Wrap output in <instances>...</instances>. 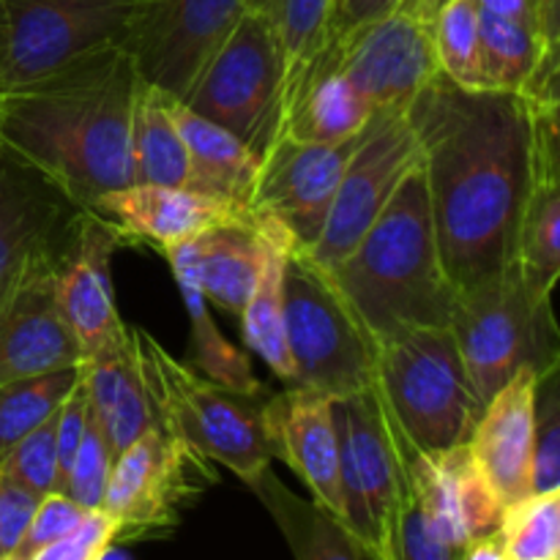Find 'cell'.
Here are the masks:
<instances>
[{"mask_svg": "<svg viewBox=\"0 0 560 560\" xmlns=\"http://www.w3.org/2000/svg\"><path fill=\"white\" fill-rule=\"evenodd\" d=\"M249 3V9H260V11H271L277 9V0H246Z\"/></svg>", "mask_w": 560, "mask_h": 560, "instance_id": "49", "label": "cell"}, {"mask_svg": "<svg viewBox=\"0 0 560 560\" xmlns=\"http://www.w3.org/2000/svg\"><path fill=\"white\" fill-rule=\"evenodd\" d=\"M55 268L27 277L0 306V383L82 364V348L55 295Z\"/></svg>", "mask_w": 560, "mask_h": 560, "instance_id": "19", "label": "cell"}, {"mask_svg": "<svg viewBox=\"0 0 560 560\" xmlns=\"http://www.w3.org/2000/svg\"><path fill=\"white\" fill-rule=\"evenodd\" d=\"M140 85L124 44L96 49L0 93V142L80 206L135 184L131 113Z\"/></svg>", "mask_w": 560, "mask_h": 560, "instance_id": "2", "label": "cell"}, {"mask_svg": "<svg viewBox=\"0 0 560 560\" xmlns=\"http://www.w3.org/2000/svg\"><path fill=\"white\" fill-rule=\"evenodd\" d=\"M80 381V366L0 383V457L16 441L52 419Z\"/></svg>", "mask_w": 560, "mask_h": 560, "instance_id": "33", "label": "cell"}, {"mask_svg": "<svg viewBox=\"0 0 560 560\" xmlns=\"http://www.w3.org/2000/svg\"><path fill=\"white\" fill-rule=\"evenodd\" d=\"M180 102L266 156L284 104V58L271 11L246 9Z\"/></svg>", "mask_w": 560, "mask_h": 560, "instance_id": "7", "label": "cell"}, {"mask_svg": "<svg viewBox=\"0 0 560 560\" xmlns=\"http://www.w3.org/2000/svg\"><path fill=\"white\" fill-rule=\"evenodd\" d=\"M213 481L217 474L206 457L151 424L115 457L102 512L118 523V539L164 534Z\"/></svg>", "mask_w": 560, "mask_h": 560, "instance_id": "11", "label": "cell"}, {"mask_svg": "<svg viewBox=\"0 0 560 560\" xmlns=\"http://www.w3.org/2000/svg\"><path fill=\"white\" fill-rule=\"evenodd\" d=\"M372 118L375 109L370 107V102L331 63L326 49H320L284 98L277 137L337 145L361 135Z\"/></svg>", "mask_w": 560, "mask_h": 560, "instance_id": "26", "label": "cell"}, {"mask_svg": "<svg viewBox=\"0 0 560 560\" xmlns=\"http://www.w3.org/2000/svg\"><path fill=\"white\" fill-rule=\"evenodd\" d=\"M342 481V523L364 545L388 558L405 470V441L375 386L331 399Z\"/></svg>", "mask_w": 560, "mask_h": 560, "instance_id": "9", "label": "cell"}, {"mask_svg": "<svg viewBox=\"0 0 560 560\" xmlns=\"http://www.w3.org/2000/svg\"><path fill=\"white\" fill-rule=\"evenodd\" d=\"M85 514V509H82L80 503L71 501V498H66L63 492H49V495H44L42 503H38L36 514H33L20 547L11 552L9 560H33V556L42 552L44 547L58 541L60 536H66L69 530H74Z\"/></svg>", "mask_w": 560, "mask_h": 560, "instance_id": "41", "label": "cell"}, {"mask_svg": "<svg viewBox=\"0 0 560 560\" xmlns=\"http://www.w3.org/2000/svg\"><path fill=\"white\" fill-rule=\"evenodd\" d=\"M331 399L315 388L290 386L271 397L277 459L301 476L317 506L342 520V481Z\"/></svg>", "mask_w": 560, "mask_h": 560, "instance_id": "21", "label": "cell"}, {"mask_svg": "<svg viewBox=\"0 0 560 560\" xmlns=\"http://www.w3.org/2000/svg\"><path fill=\"white\" fill-rule=\"evenodd\" d=\"M421 148L438 252L454 290L514 266L534 178V113L520 93L468 91L438 71L405 109Z\"/></svg>", "mask_w": 560, "mask_h": 560, "instance_id": "1", "label": "cell"}, {"mask_svg": "<svg viewBox=\"0 0 560 560\" xmlns=\"http://www.w3.org/2000/svg\"><path fill=\"white\" fill-rule=\"evenodd\" d=\"M405 468L427 520L443 541L463 550L468 541L501 528L503 503L487 485L468 443L443 452H416L405 443Z\"/></svg>", "mask_w": 560, "mask_h": 560, "instance_id": "18", "label": "cell"}, {"mask_svg": "<svg viewBox=\"0 0 560 560\" xmlns=\"http://www.w3.org/2000/svg\"><path fill=\"white\" fill-rule=\"evenodd\" d=\"M170 115H173L186 142V151H189L191 191L252 211L260 156L228 129L186 107L180 98L170 96Z\"/></svg>", "mask_w": 560, "mask_h": 560, "instance_id": "27", "label": "cell"}, {"mask_svg": "<svg viewBox=\"0 0 560 560\" xmlns=\"http://www.w3.org/2000/svg\"><path fill=\"white\" fill-rule=\"evenodd\" d=\"M91 211L113 219L135 241H148L164 252L167 246L189 241L219 224L255 222L249 208L217 200L178 186L131 184L124 189L104 191L91 202Z\"/></svg>", "mask_w": 560, "mask_h": 560, "instance_id": "20", "label": "cell"}, {"mask_svg": "<svg viewBox=\"0 0 560 560\" xmlns=\"http://www.w3.org/2000/svg\"><path fill=\"white\" fill-rule=\"evenodd\" d=\"M448 331L463 355L481 405L490 402L517 372L560 364V334L552 295L541 299L517 266L454 293Z\"/></svg>", "mask_w": 560, "mask_h": 560, "instance_id": "6", "label": "cell"}, {"mask_svg": "<svg viewBox=\"0 0 560 560\" xmlns=\"http://www.w3.org/2000/svg\"><path fill=\"white\" fill-rule=\"evenodd\" d=\"M331 5L334 0H277L273 20H277L279 42H282L284 98L312 63V58L320 52Z\"/></svg>", "mask_w": 560, "mask_h": 560, "instance_id": "36", "label": "cell"}, {"mask_svg": "<svg viewBox=\"0 0 560 560\" xmlns=\"http://www.w3.org/2000/svg\"><path fill=\"white\" fill-rule=\"evenodd\" d=\"M135 331L148 392L156 408V424L184 441L208 463L224 465L241 481L255 485L277 459L271 430L273 392H235L195 366L170 355L142 328Z\"/></svg>", "mask_w": 560, "mask_h": 560, "instance_id": "4", "label": "cell"}, {"mask_svg": "<svg viewBox=\"0 0 560 560\" xmlns=\"http://www.w3.org/2000/svg\"><path fill=\"white\" fill-rule=\"evenodd\" d=\"M463 560H506L501 530L481 536V539L468 541V545L463 547Z\"/></svg>", "mask_w": 560, "mask_h": 560, "instance_id": "46", "label": "cell"}, {"mask_svg": "<svg viewBox=\"0 0 560 560\" xmlns=\"http://www.w3.org/2000/svg\"><path fill=\"white\" fill-rule=\"evenodd\" d=\"M252 490L260 495L282 534L288 536L295 560H381L370 545L348 530L342 520L317 503L295 498L271 474V468L252 485Z\"/></svg>", "mask_w": 560, "mask_h": 560, "instance_id": "29", "label": "cell"}, {"mask_svg": "<svg viewBox=\"0 0 560 560\" xmlns=\"http://www.w3.org/2000/svg\"><path fill=\"white\" fill-rule=\"evenodd\" d=\"M536 370H523L485 405L468 448L503 509L530 495Z\"/></svg>", "mask_w": 560, "mask_h": 560, "instance_id": "22", "label": "cell"}, {"mask_svg": "<svg viewBox=\"0 0 560 560\" xmlns=\"http://www.w3.org/2000/svg\"><path fill=\"white\" fill-rule=\"evenodd\" d=\"M432 47L443 77L468 91H485L476 0H446L441 5L432 20Z\"/></svg>", "mask_w": 560, "mask_h": 560, "instance_id": "34", "label": "cell"}, {"mask_svg": "<svg viewBox=\"0 0 560 560\" xmlns=\"http://www.w3.org/2000/svg\"><path fill=\"white\" fill-rule=\"evenodd\" d=\"M184 299L186 315H189V342H191V359L189 366H195L200 375L211 377V381L222 383V386L235 388V392H262L266 383L252 372V361L244 350L235 348L222 331H219L217 320L211 317V306L202 299L200 290L189 282L175 279Z\"/></svg>", "mask_w": 560, "mask_h": 560, "instance_id": "32", "label": "cell"}, {"mask_svg": "<svg viewBox=\"0 0 560 560\" xmlns=\"http://www.w3.org/2000/svg\"><path fill=\"white\" fill-rule=\"evenodd\" d=\"M326 273L375 345L408 328L448 326L457 290L438 252L421 156L350 255Z\"/></svg>", "mask_w": 560, "mask_h": 560, "instance_id": "3", "label": "cell"}, {"mask_svg": "<svg viewBox=\"0 0 560 560\" xmlns=\"http://www.w3.org/2000/svg\"><path fill=\"white\" fill-rule=\"evenodd\" d=\"M397 5L399 0H334L326 25V42L328 38L342 36L350 27H359L364 25V22L388 16L392 11H397Z\"/></svg>", "mask_w": 560, "mask_h": 560, "instance_id": "44", "label": "cell"}, {"mask_svg": "<svg viewBox=\"0 0 560 560\" xmlns=\"http://www.w3.org/2000/svg\"><path fill=\"white\" fill-rule=\"evenodd\" d=\"M476 5H479V11L525 22V25H534L541 31V5H545V0H476Z\"/></svg>", "mask_w": 560, "mask_h": 560, "instance_id": "45", "label": "cell"}, {"mask_svg": "<svg viewBox=\"0 0 560 560\" xmlns=\"http://www.w3.org/2000/svg\"><path fill=\"white\" fill-rule=\"evenodd\" d=\"M361 135L337 145L279 135L260 159L252 213L273 219L279 228L288 230L290 238L295 241V249L315 246Z\"/></svg>", "mask_w": 560, "mask_h": 560, "instance_id": "16", "label": "cell"}, {"mask_svg": "<svg viewBox=\"0 0 560 560\" xmlns=\"http://www.w3.org/2000/svg\"><path fill=\"white\" fill-rule=\"evenodd\" d=\"M148 0H0V93L126 44Z\"/></svg>", "mask_w": 560, "mask_h": 560, "instance_id": "10", "label": "cell"}, {"mask_svg": "<svg viewBox=\"0 0 560 560\" xmlns=\"http://www.w3.org/2000/svg\"><path fill=\"white\" fill-rule=\"evenodd\" d=\"M80 370L91 416L118 457L148 427L156 424V408L148 392L135 331L126 326L109 342L85 355Z\"/></svg>", "mask_w": 560, "mask_h": 560, "instance_id": "25", "label": "cell"}, {"mask_svg": "<svg viewBox=\"0 0 560 560\" xmlns=\"http://www.w3.org/2000/svg\"><path fill=\"white\" fill-rule=\"evenodd\" d=\"M498 530L506 560H560V490L506 506Z\"/></svg>", "mask_w": 560, "mask_h": 560, "instance_id": "35", "label": "cell"}, {"mask_svg": "<svg viewBox=\"0 0 560 560\" xmlns=\"http://www.w3.org/2000/svg\"><path fill=\"white\" fill-rule=\"evenodd\" d=\"M320 49L353 82L375 113L408 109L416 93L438 74L432 27L402 11L350 27Z\"/></svg>", "mask_w": 560, "mask_h": 560, "instance_id": "15", "label": "cell"}, {"mask_svg": "<svg viewBox=\"0 0 560 560\" xmlns=\"http://www.w3.org/2000/svg\"><path fill=\"white\" fill-rule=\"evenodd\" d=\"M131 162L135 184L191 189L189 151L170 115V93L142 80L131 113Z\"/></svg>", "mask_w": 560, "mask_h": 560, "instance_id": "30", "label": "cell"}, {"mask_svg": "<svg viewBox=\"0 0 560 560\" xmlns=\"http://www.w3.org/2000/svg\"><path fill=\"white\" fill-rule=\"evenodd\" d=\"M175 279L195 284L202 299L238 317L262 266V230L255 222L219 224L162 252Z\"/></svg>", "mask_w": 560, "mask_h": 560, "instance_id": "23", "label": "cell"}, {"mask_svg": "<svg viewBox=\"0 0 560 560\" xmlns=\"http://www.w3.org/2000/svg\"><path fill=\"white\" fill-rule=\"evenodd\" d=\"M115 454L109 448L107 438H104L102 427L96 424L93 416H88L85 435H82L77 457L71 463L69 474L63 481V495L80 503L85 512H96L104 503V492H107L109 474H113Z\"/></svg>", "mask_w": 560, "mask_h": 560, "instance_id": "40", "label": "cell"}, {"mask_svg": "<svg viewBox=\"0 0 560 560\" xmlns=\"http://www.w3.org/2000/svg\"><path fill=\"white\" fill-rule=\"evenodd\" d=\"M85 206L0 142V306L36 271L58 266Z\"/></svg>", "mask_w": 560, "mask_h": 560, "instance_id": "13", "label": "cell"}, {"mask_svg": "<svg viewBox=\"0 0 560 560\" xmlns=\"http://www.w3.org/2000/svg\"><path fill=\"white\" fill-rule=\"evenodd\" d=\"M115 539H118V523L107 512L96 509L88 512L74 530L36 552L33 560H98Z\"/></svg>", "mask_w": 560, "mask_h": 560, "instance_id": "42", "label": "cell"}, {"mask_svg": "<svg viewBox=\"0 0 560 560\" xmlns=\"http://www.w3.org/2000/svg\"><path fill=\"white\" fill-rule=\"evenodd\" d=\"M246 9V0H148L124 47L142 82L184 98Z\"/></svg>", "mask_w": 560, "mask_h": 560, "instance_id": "14", "label": "cell"}, {"mask_svg": "<svg viewBox=\"0 0 560 560\" xmlns=\"http://www.w3.org/2000/svg\"><path fill=\"white\" fill-rule=\"evenodd\" d=\"M560 490V364L536 375L530 495Z\"/></svg>", "mask_w": 560, "mask_h": 560, "instance_id": "37", "label": "cell"}, {"mask_svg": "<svg viewBox=\"0 0 560 560\" xmlns=\"http://www.w3.org/2000/svg\"><path fill=\"white\" fill-rule=\"evenodd\" d=\"M375 388L416 452L468 443L485 410L448 326L408 328L377 342Z\"/></svg>", "mask_w": 560, "mask_h": 560, "instance_id": "5", "label": "cell"}, {"mask_svg": "<svg viewBox=\"0 0 560 560\" xmlns=\"http://www.w3.org/2000/svg\"><path fill=\"white\" fill-rule=\"evenodd\" d=\"M58 413L44 421L0 457V474L27 487L36 495L58 492V446H55Z\"/></svg>", "mask_w": 560, "mask_h": 560, "instance_id": "38", "label": "cell"}, {"mask_svg": "<svg viewBox=\"0 0 560 560\" xmlns=\"http://www.w3.org/2000/svg\"><path fill=\"white\" fill-rule=\"evenodd\" d=\"M534 113V178L517 233V266L523 282L550 299L560 271V140L558 109Z\"/></svg>", "mask_w": 560, "mask_h": 560, "instance_id": "24", "label": "cell"}, {"mask_svg": "<svg viewBox=\"0 0 560 560\" xmlns=\"http://www.w3.org/2000/svg\"><path fill=\"white\" fill-rule=\"evenodd\" d=\"M98 560H131V558L126 556L124 550H118V547H113V545H109L107 550H104V556L98 558Z\"/></svg>", "mask_w": 560, "mask_h": 560, "instance_id": "48", "label": "cell"}, {"mask_svg": "<svg viewBox=\"0 0 560 560\" xmlns=\"http://www.w3.org/2000/svg\"><path fill=\"white\" fill-rule=\"evenodd\" d=\"M419 156L421 148L408 115L402 109L375 113L345 167L320 238L310 249H299L301 255L310 257L323 271L339 266L381 217L399 180L419 162Z\"/></svg>", "mask_w": 560, "mask_h": 560, "instance_id": "12", "label": "cell"}, {"mask_svg": "<svg viewBox=\"0 0 560 560\" xmlns=\"http://www.w3.org/2000/svg\"><path fill=\"white\" fill-rule=\"evenodd\" d=\"M129 244L131 238L113 219L85 208L55 266V295L82 355H91L126 328L115 310L113 257Z\"/></svg>", "mask_w": 560, "mask_h": 560, "instance_id": "17", "label": "cell"}, {"mask_svg": "<svg viewBox=\"0 0 560 560\" xmlns=\"http://www.w3.org/2000/svg\"><path fill=\"white\" fill-rule=\"evenodd\" d=\"M443 3H446V0H399L397 11H402V14L413 16V20L432 27V20H435V14L441 11Z\"/></svg>", "mask_w": 560, "mask_h": 560, "instance_id": "47", "label": "cell"}, {"mask_svg": "<svg viewBox=\"0 0 560 560\" xmlns=\"http://www.w3.org/2000/svg\"><path fill=\"white\" fill-rule=\"evenodd\" d=\"M481 77L485 91L520 93L534 74L545 49H560V42H545L541 31L525 22L479 11Z\"/></svg>", "mask_w": 560, "mask_h": 560, "instance_id": "31", "label": "cell"}, {"mask_svg": "<svg viewBox=\"0 0 560 560\" xmlns=\"http://www.w3.org/2000/svg\"><path fill=\"white\" fill-rule=\"evenodd\" d=\"M262 230V266L255 290L241 312V331L252 353L266 361L268 370L282 377L288 386L295 383L293 361H290L288 337H284V262L295 249V241L273 219L255 217Z\"/></svg>", "mask_w": 560, "mask_h": 560, "instance_id": "28", "label": "cell"}, {"mask_svg": "<svg viewBox=\"0 0 560 560\" xmlns=\"http://www.w3.org/2000/svg\"><path fill=\"white\" fill-rule=\"evenodd\" d=\"M42 495L0 474V560H9L20 547Z\"/></svg>", "mask_w": 560, "mask_h": 560, "instance_id": "43", "label": "cell"}, {"mask_svg": "<svg viewBox=\"0 0 560 560\" xmlns=\"http://www.w3.org/2000/svg\"><path fill=\"white\" fill-rule=\"evenodd\" d=\"M284 337L293 386L328 397L366 392L377 381V345L323 268L293 249L284 262Z\"/></svg>", "mask_w": 560, "mask_h": 560, "instance_id": "8", "label": "cell"}, {"mask_svg": "<svg viewBox=\"0 0 560 560\" xmlns=\"http://www.w3.org/2000/svg\"><path fill=\"white\" fill-rule=\"evenodd\" d=\"M386 560H463V550L443 541L432 528L413 487H410V479L405 481L402 498H399L397 514H394Z\"/></svg>", "mask_w": 560, "mask_h": 560, "instance_id": "39", "label": "cell"}]
</instances>
